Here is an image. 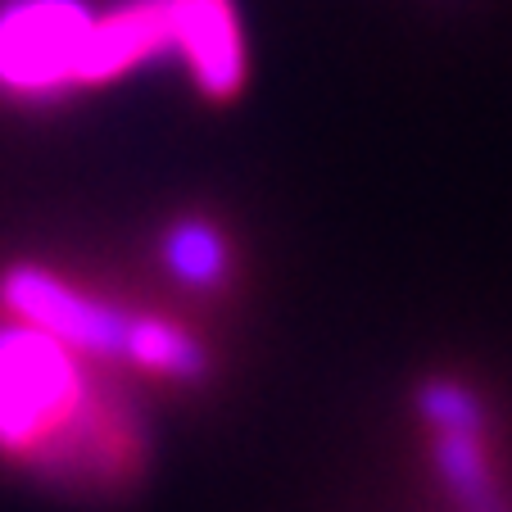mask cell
Returning <instances> with one entry per match:
<instances>
[{
    "label": "cell",
    "mask_w": 512,
    "mask_h": 512,
    "mask_svg": "<svg viewBox=\"0 0 512 512\" xmlns=\"http://www.w3.org/2000/svg\"><path fill=\"white\" fill-rule=\"evenodd\" d=\"M78 426H100L91 417L87 381L73 349L37 327H0V449L41 454L68 445Z\"/></svg>",
    "instance_id": "obj_1"
},
{
    "label": "cell",
    "mask_w": 512,
    "mask_h": 512,
    "mask_svg": "<svg viewBox=\"0 0 512 512\" xmlns=\"http://www.w3.org/2000/svg\"><path fill=\"white\" fill-rule=\"evenodd\" d=\"M96 10L87 0H5L0 5V87L46 100L78 82V59Z\"/></svg>",
    "instance_id": "obj_2"
},
{
    "label": "cell",
    "mask_w": 512,
    "mask_h": 512,
    "mask_svg": "<svg viewBox=\"0 0 512 512\" xmlns=\"http://www.w3.org/2000/svg\"><path fill=\"white\" fill-rule=\"evenodd\" d=\"M0 300L14 309V318L46 331L50 340L68 345L73 354L91 358H127L136 313L114 309L109 300H96L87 290L59 281L55 272L19 263L0 277Z\"/></svg>",
    "instance_id": "obj_3"
},
{
    "label": "cell",
    "mask_w": 512,
    "mask_h": 512,
    "mask_svg": "<svg viewBox=\"0 0 512 512\" xmlns=\"http://www.w3.org/2000/svg\"><path fill=\"white\" fill-rule=\"evenodd\" d=\"M168 50H177L173 0H127L114 14H96L78 59V82H109Z\"/></svg>",
    "instance_id": "obj_4"
},
{
    "label": "cell",
    "mask_w": 512,
    "mask_h": 512,
    "mask_svg": "<svg viewBox=\"0 0 512 512\" xmlns=\"http://www.w3.org/2000/svg\"><path fill=\"white\" fill-rule=\"evenodd\" d=\"M173 41L209 100H232L241 91L245 50L232 0H173Z\"/></svg>",
    "instance_id": "obj_5"
},
{
    "label": "cell",
    "mask_w": 512,
    "mask_h": 512,
    "mask_svg": "<svg viewBox=\"0 0 512 512\" xmlns=\"http://www.w3.org/2000/svg\"><path fill=\"white\" fill-rule=\"evenodd\" d=\"M127 363L155 372V377L182 381V386H195V381L209 377V349L182 331L177 322L164 318H132V340H127Z\"/></svg>",
    "instance_id": "obj_6"
},
{
    "label": "cell",
    "mask_w": 512,
    "mask_h": 512,
    "mask_svg": "<svg viewBox=\"0 0 512 512\" xmlns=\"http://www.w3.org/2000/svg\"><path fill=\"white\" fill-rule=\"evenodd\" d=\"M164 268L173 272L182 286L195 290H218L232 272V254H227L223 232L204 218H182L164 232Z\"/></svg>",
    "instance_id": "obj_7"
},
{
    "label": "cell",
    "mask_w": 512,
    "mask_h": 512,
    "mask_svg": "<svg viewBox=\"0 0 512 512\" xmlns=\"http://www.w3.org/2000/svg\"><path fill=\"white\" fill-rule=\"evenodd\" d=\"M431 463H435V476L445 481V490L454 494L458 508L476 512L481 503L494 499V476L481 445V431H435Z\"/></svg>",
    "instance_id": "obj_8"
},
{
    "label": "cell",
    "mask_w": 512,
    "mask_h": 512,
    "mask_svg": "<svg viewBox=\"0 0 512 512\" xmlns=\"http://www.w3.org/2000/svg\"><path fill=\"white\" fill-rule=\"evenodd\" d=\"M417 413L435 426V431H485V408L458 381H426L417 390Z\"/></svg>",
    "instance_id": "obj_9"
},
{
    "label": "cell",
    "mask_w": 512,
    "mask_h": 512,
    "mask_svg": "<svg viewBox=\"0 0 512 512\" xmlns=\"http://www.w3.org/2000/svg\"><path fill=\"white\" fill-rule=\"evenodd\" d=\"M476 512H503V508H499V499H490V503H481Z\"/></svg>",
    "instance_id": "obj_10"
}]
</instances>
